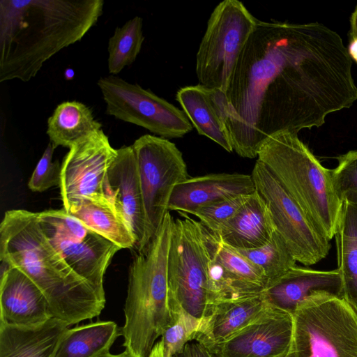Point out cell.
I'll return each mask as SVG.
<instances>
[{"label": "cell", "instance_id": "obj_37", "mask_svg": "<svg viewBox=\"0 0 357 357\" xmlns=\"http://www.w3.org/2000/svg\"><path fill=\"white\" fill-rule=\"evenodd\" d=\"M348 52L351 59L357 63V38L351 40L348 47Z\"/></svg>", "mask_w": 357, "mask_h": 357}, {"label": "cell", "instance_id": "obj_12", "mask_svg": "<svg viewBox=\"0 0 357 357\" xmlns=\"http://www.w3.org/2000/svg\"><path fill=\"white\" fill-rule=\"evenodd\" d=\"M251 176L271 211L276 231L296 261L310 266L324 259L331 248L330 240L318 231L272 173L257 160Z\"/></svg>", "mask_w": 357, "mask_h": 357}, {"label": "cell", "instance_id": "obj_35", "mask_svg": "<svg viewBox=\"0 0 357 357\" xmlns=\"http://www.w3.org/2000/svg\"><path fill=\"white\" fill-rule=\"evenodd\" d=\"M148 357H165L162 340L157 341Z\"/></svg>", "mask_w": 357, "mask_h": 357}, {"label": "cell", "instance_id": "obj_36", "mask_svg": "<svg viewBox=\"0 0 357 357\" xmlns=\"http://www.w3.org/2000/svg\"><path fill=\"white\" fill-rule=\"evenodd\" d=\"M351 31L350 35L352 38H357V5L351 16Z\"/></svg>", "mask_w": 357, "mask_h": 357}, {"label": "cell", "instance_id": "obj_14", "mask_svg": "<svg viewBox=\"0 0 357 357\" xmlns=\"http://www.w3.org/2000/svg\"><path fill=\"white\" fill-rule=\"evenodd\" d=\"M207 241L211 253L210 307L223 301L261 294L268 283L262 270L208 230Z\"/></svg>", "mask_w": 357, "mask_h": 357}, {"label": "cell", "instance_id": "obj_27", "mask_svg": "<svg viewBox=\"0 0 357 357\" xmlns=\"http://www.w3.org/2000/svg\"><path fill=\"white\" fill-rule=\"evenodd\" d=\"M66 211L121 249L135 248L136 241L131 231L109 203L83 199Z\"/></svg>", "mask_w": 357, "mask_h": 357}, {"label": "cell", "instance_id": "obj_13", "mask_svg": "<svg viewBox=\"0 0 357 357\" xmlns=\"http://www.w3.org/2000/svg\"><path fill=\"white\" fill-rule=\"evenodd\" d=\"M116 155L117 149L102 129L69 149L61 164L59 186L65 211L83 199L108 203L102 186Z\"/></svg>", "mask_w": 357, "mask_h": 357}, {"label": "cell", "instance_id": "obj_16", "mask_svg": "<svg viewBox=\"0 0 357 357\" xmlns=\"http://www.w3.org/2000/svg\"><path fill=\"white\" fill-rule=\"evenodd\" d=\"M103 195L131 231L135 248L146 247V223L136 158L131 146L117 149L102 186Z\"/></svg>", "mask_w": 357, "mask_h": 357}, {"label": "cell", "instance_id": "obj_38", "mask_svg": "<svg viewBox=\"0 0 357 357\" xmlns=\"http://www.w3.org/2000/svg\"><path fill=\"white\" fill-rule=\"evenodd\" d=\"M96 357H135L132 353H130L128 350L125 349V351L119 354H112L110 352L104 354Z\"/></svg>", "mask_w": 357, "mask_h": 357}, {"label": "cell", "instance_id": "obj_18", "mask_svg": "<svg viewBox=\"0 0 357 357\" xmlns=\"http://www.w3.org/2000/svg\"><path fill=\"white\" fill-rule=\"evenodd\" d=\"M318 292L343 298L342 280L337 269L321 271L296 265L268 282L261 295L268 306L293 315L302 302Z\"/></svg>", "mask_w": 357, "mask_h": 357}, {"label": "cell", "instance_id": "obj_26", "mask_svg": "<svg viewBox=\"0 0 357 357\" xmlns=\"http://www.w3.org/2000/svg\"><path fill=\"white\" fill-rule=\"evenodd\" d=\"M120 335L121 329L111 321L68 328L58 344L54 357H96L109 353Z\"/></svg>", "mask_w": 357, "mask_h": 357}, {"label": "cell", "instance_id": "obj_9", "mask_svg": "<svg viewBox=\"0 0 357 357\" xmlns=\"http://www.w3.org/2000/svg\"><path fill=\"white\" fill-rule=\"evenodd\" d=\"M45 236L67 264L105 299L103 278L121 248L68 214L64 208L37 213Z\"/></svg>", "mask_w": 357, "mask_h": 357}, {"label": "cell", "instance_id": "obj_7", "mask_svg": "<svg viewBox=\"0 0 357 357\" xmlns=\"http://www.w3.org/2000/svg\"><path fill=\"white\" fill-rule=\"evenodd\" d=\"M292 316L287 357H357V314L344 298L316 293Z\"/></svg>", "mask_w": 357, "mask_h": 357}, {"label": "cell", "instance_id": "obj_21", "mask_svg": "<svg viewBox=\"0 0 357 357\" xmlns=\"http://www.w3.org/2000/svg\"><path fill=\"white\" fill-rule=\"evenodd\" d=\"M275 231L271 211L256 190L230 220L212 234L231 248L251 250L266 243Z\"/></svg>", "mask_w": 357, "mask_h": 357}, {"label": "cell", "instance_id": "obj_5", "mask_svg": "<svg viewBox=\"0 0 357 357\" xmlns=\"http://www.w3.org/2000/svg\"><path fill=\"white\" fill-rule=\"evenodd\" d=\"M257 160L272 173L318 231L330 241L334 238L343 202L331 169L321 164L298 133L283 132L269 137Z\"/></svg>", "mask_w": 357, "mask_h": 357}, {"label": "cell", "instance_id": "obj_32", "mask_svg": "<svg viewBox=\"0 0 357 357\" xmlns=\"http://www.w3.org/2000/svg\"><path fill=\"white\" fill-rule=\"evenodd\" d=\"M250 195H240L199 208L192 215L210 232H218L247 201Z\"/></svg>", "mask_w": 357, "mask_h": 357}, {"label": "cell", "instance_id": "obj_34", "mask_svg": "<svg viewBox=\"0 0 357 357\" xmlns=\"http://www.w3.org/2000/svg\"><path fill=\"white\" fill-rule=\"evenodd\" d=\"M173 357H213V356L199 342L192 340Z\"/></svg>", "mask_w": 357, "mask_h": 357}, {"label": "cell", "instance_id": "obj_20", "mask_svg": "<svg viewBox=\"0 0 357 357\" xmlns=\"http://www.w3.org/2000/svg\"><path fill=\"white\" fill-rule=\"evenodd\" d=\"M176 100L192 126L228 152L234 151L227 127L225 93L198 84L181 88Z\"/></svg>", "mask_w": 357, "mask_h": 357}, {"label": "cell", "instance_id": "obj_23", "mask_svg": "<svg viewBox=\"0 0 357 357\" xmlns=\"http://www.w3.org/2000/svg\"><path fill=\"white\" fill-rule=\"evenodd\" d=\"M68 325L55 318L33 327L0 323V357H54Z\"/></svg>", "mask_w": 357, "mask_h": 357}, {"label": "cell", "instance_id": "obj_30", "mask_svg": "<svg viewBox=\"0 0 357 357\" xmlns=\"http://www.w3.org/2000/svg\"><path fill=\"white\" fill-rule=\"evenodd\" d=\"M173 319L162 333L160 340L165 357H173L190 341L195 340L202 321L182 308L172 311Z\"/></svg>", "mask_w": 357, "mask_h": 357}, {"label": "cell", "instance_id": "obj_22", "mask_svg": "<svg viewBox=\"0 0 357 357\" xmlns=\"http://www.w3.org/2000/svg\"><path fill=\"white\" fill-rule=\"evenodd\" d=\"M268 307L261 294L217 303L202 320L195 340L211 350L252 322Z\"/></svg>", "mask_w": 357, "mask_h": 357}, {"label": "cell", "instance_id": "obj_8", "mask_svg": "<svg viewBox=\"0 0 357 357\" xmlns=\"http://www.w3.org/2000/svg\"><path fill=\"white\" fill-rule=\"evenodd\" d=\"M258 20L238 0L213 10L196 56L199 84L225 92L238 59Z\"/></svg>", "mask_w": 357, "mask_h": 357}, {"label": "cell", "instance_id": "obj_3", "mask_svg": "<svg viewBox=\"0 0 357 357\" xmlns=\"http://www.w3.org/2000/svg\"><path fill=\"white\" fill-rule=\"evenodd\" d=\"M0 259L25 273L44 294L52 317L68 326L98 317L105 307L106 301L47 241L37 213H5L0 225Z\"/></svg>", "mask_w": 357, "mask_h": 357}, {"label": "cell", "instance_id": "obj_31", "mask_svg": "<svg viewBox=\"0 0 357 357\" xmlns=\"http://www.w3.org/2000/svg\"><path fill=\"white\" fill-rule=\"evenodd\" d=\"M337 165L331 169L335 190L342 202L357 204V150L337 157Z\"/></svg>", "mask_w": 357, "mask_h": 357}, {"label": "cell", "instance_id": "obj_17", "mask_svg": "<svg viewBox=\"0 0 357 357\" xmlns=\"http://www.w3.org/2000/svg\"><path fill=\"white\" fill-rule=\"evenodd\" d=\"M1 262L0 323L33 327L52 318L40 288L17 268Z\"/></svg>", "mask_w": 357, "mask_h": 357}, {"label": "cell", "instance_id": "obj_25", "mask_svg": "<svg viewBox=\"0 0 357 357\" xmlns=\"http://www.w3.org/2000/svg\"><path fill=\"white\" fill-rule=\"evenodd\" d=\"M101 129L89 107L77 101H66L49 117L47 134L55 148L70 149Z\"/></svg>", "mask_w": 357, "mask_h": 357}, {"label": "cell", "instance_id": "obj_33", "mask_svg": "<svg viewBox=\"0 0 357 357\" xmlns=\"http://www.w3.org/2000/svg\"><path fill=\"white\" fill-rule=\"evenodd\" d=\"M55 149L50 142L38 160L28 182V187L33 192H42L52 187L59 186L61 165L59 161H52Z\"/></svg>", "mask_w": 357, "mask_h": 357}, {"label": "cell", "instance_id": "obj_10", "mask_svg": "<svg viewBox=\"0 0 357 357\" xmlns=\"http://www.w3.org/2000/svg\"><path fill=\"white\" fill-rule=\"evenodd\" d=\"M146 223V246L157 234L175 186L189 178L182 153L167 139L142 135L132 145Z\"/></svg>", "mask_w": 357, "mask_h": 357}, {"label": "cell", "instance_id": "obj_29", "mask_svg": "<svg viewBox=\"0 0 357 357\" xmlns=\"http://www.w3.org/2000/svg\"><path fill=\"white\" fill-rule=\"evenodd\" d=\"M235 250L259 267L268 282L280 277L296 265V259L277 231L261 247L251 250Z\"/></svg>", "mask_w": 357, "mask_h": 357}, {"label": "cell", "instance_id": "obj_11", "mask_svg": "<svg viewBox=\"0 0 357 357\" xmlns=\"http://www.w3.org/2000/svg\"><path fill=\"white\" fill-rule=\"evenodd\" d=\"M106 114L141 126L162 138H180L192 125L183 110L139 84L109 75L98 81Z\"/></svg>", "mask_w": 357, "mask_h": 357}, {"label": "cell", "instance_id": "obj_6", "mask_svg": "<svg viewBox=\"0 0 357 357\" xmlns=\"http://www.w3.org/2000/svg\"><path fill=\"white\" fill-rule=\"evenodd\" d=\"M173 220L167 261L170 309L182 308L202 321L210 308L207 230L179 212Z\"/></svg>", "mask_w": 357, "mask_h": 357}, {"label": "cell", "instance_id": "obj_1", "mask_svg": "<svg viewBox=\"0 0 357 357\" xmlns=\"http://www.w3.org/2000/svg\"><path fill=\"white\" fill-rule=\"evenodd\" d=\"M351 67L342 38L326 26L258 20L225 92L234 151L255 158L269 137L319 127L350 107Z\"/></svg>", "mask_w": 357, "mask_h": 357}, {"label": "cell", "instance_id": "obj_15", "mask_svg": "<svg viewBox=\"0 0 357 357\" xmlns=\"http://www.w3.org/2000/svg\"><path fill=\"white\" fill-rule=\"evenodd\" d=\"M292 314L268 306L256 319L208 350L213 357H287Z\"/></svg>", "mask_w": 357, "mask_h": 357}, {"label": "cell", "instance_id": "obj_24", "mask_svg": "<svg viewBox=\"0 0 357 357\" xmlns=\"http://www.w3.org/2000/svg\"><path fill=\"white\" fill-rule=\"evenodd\" d=\"M335 238L343 298L357 314V204L343 202Z\"/></svg>", "mask_w": 357, "mask_h": 357}, {"label": "cell", "instance_id": "obj_4", "mask_svg": "<svg viewBox=\"0 0 357 357\" xmlns=\"http://www.w3.org/2000/svg\"><path fill=\"white\" fill-rule=\"evenodd\" d=\"M173 220L167 212L157 234L129 266L125 324L121 332L123 346L135 357H148L173 319L167 283Z\"/></svg>", "mask_w": 357, "mask_h": 357}, {"label": "cell", "instance_id": "obj_2", "mask_svg": "<svg viewBox=\"0 0 357 357\" xmlns=\"http://www.w3.org/2000/svg\"><path fill=\"white\" fill-rule=\"evenodd\" d=\"M102 0H1L0 82H28L43 63L79 41L102 13Z\"/></svg>", "mask_w": 357, "mask_h": 357}, {"label": "cell", "instance_id": "obj_19", "mask_svg": "<svg viewBox=\"0 0 357 357\" xmlns=\"http://www.w3.org/2000/svg\"><path fill=\"white\" fill-rule=\"evenodd\" d=\"M255 191L251 175L218 173L189 177L175 186L168 210L192 214L201 207Z\"/></svg>", "mask_w": 357, "mask_h": 357}, {"label": "cell", "instance_id": "obj_28", "mask_svg": "<svg viewBox=\"0 0 357 357\" xmlns=\"http://www.w3.org/2000/svg\"><path fill=\"white\" fill-rule=\"evenodd\" d=\"M142 26V18L136 16L122 26L116 28L108 43V69L110 73L118 74L135 61L144 40Z\"/></svg>", "mask_w": 357, "mask_h": 357}]
</instances>
